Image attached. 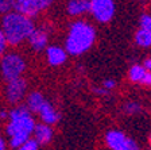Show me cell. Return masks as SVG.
<instances>
[{"instance_id":"8fae6325","label":"cell","mask_w":151,"mask_h":150,"mask_svg":"<svg viewBox=\"0 0 151 150\" xmlns=\"http://www.w3.org/2000/svg\"><path fill=\"white\" fill-rule=\"evenodd\" d=\"M38 115L41 116V120L42 123H45V125H55L58 120H60V114L57 112L55 109H54V107L51 106L49 101H45L43 106L39 108V111H38Z\"/></svg>"},{"instance_id":"603a6c76","label":"cell","mask_w":151,"mask_h":150,"mask_svg":"<svg viewBox=\"0 0 151 150\" xmlns=\"http://www.w3.org/2000/svg\"><path fill=\"white\" fill-rule=\"evenodd\" d=\"M140 83L143 85H147V87H150V85H151V72H146L145 76H143V78L140 80Z\"/></svg>"},{"instance_id":"7a4b0ae2","label":"cell","mask_w":151,"mask_h":150,"mask_svg":"<svg viewBox=\"0 0 151 150\" xmlns=\"http://www.w3.org/2000/svg\"><path fill=\"white\" fill-rule=\"evenodd\" d=\"M96 30L85 20H76L70 25L65 41V51L70 56H81L93 46Z\"/></svg>"},{"instance_id":"4316f807","label":"cell","mask_w":151,"mask_h":150,"mask_svg":"<svg viewBox=\"0 0 151 150\" xmlns=\"http://www.w3.org/2000/svg\"><path fill=\"white\" fill-rule=\"evenodd\" d=\"M0 150H6V139L0 135Z\"/></svg>"},{"instance_id":"e0dca14e","label":"cell","mask_w":151,"mask_h":150,"mask_svg":"<svg viewBox=\"0 0 151 150\" xmlns=\"http://www.w3.org/2000/svg\"><path fill=\"white\" fill-rule=\"evenodd\" d=\"M139 28L151 31V15L150 14H143L140 16V22H139Z\"/></svg>"},{"instance_id":"cb8c5ba5","label":"cell","mask_w":151,"mask_h":150,"mask_svg":"<svg viewBox=\"0 0 151 150\" xmlns=\"http://www.w3.org/2000/svg\"><path fill=\"white\" fill-rule=\"evenodd\" d=\"M94 92L97 95H101V96H109V93L111 92L108 91V89H105V88H94Z\"/></svg>"},{"instance_id":"6da1fadb","label":"cell","mask_w":151,"mask_h":150,"mask_svg":"<svg viewBox=\"0 0 151 150\" xmlns=\"http://www.w3.org/2000/svg\"><path fill=\"white\" fill-rule=\"evenodd\" d=\"M35 120L28 108L22 104L11 111H8V123L6 126V133L9 141V146L12 149L19 147L30 139L35 128Z\"/></svg>"},{"instance_id":"484cf974","label":"cell","mask_w":151,"mask_h":150,"mask_svg":"<svg viewBox=\"0 0 151 150\" xmlns=\"http://www.w3.org/2000/svg\"><path fill=\"white\" fill-rule=\"evenodd\" d=\"M8 119V111L3 109V111H0V120H6Z\"/></svg>"},{"instance_id":"9c48e42d","label":"cell","mask_w":151,"mask_h":150,"mask_svg":"<svg viewBox=\"0 0 151 150\" xmlns=\"http://www.w3.org/2000/svg\"><path fill=\"white\" fill-rule=\"evenodd\" d=\"M27 41L32 50L41 51V50H43L45 47H46L47 42H49V33H47L43 27H39V28L35 27L34 31L30 34Z\"/></svg>"},{"instance_id":"ac0fdd59","label":"cell","mask_w":151,"mask_h":150,"mask_svg":"<svg viewBox=\"0 0 151 150\" xmlns=\"http://www.w3.org/2000/svg\"><path fill=\"white\" fill-rule=\"evenodd\" d=\"M15 150H39V145L37 143L34 138H30L24 143H22L19 147H16Z\"/></svg>"},{"instance_id":"3957f363","label":"cell","mask_w":151,"mask_h":150,"mask_svg":"<svg viewBox=\"0 0 151 150\" xmlns=\"http://www.w3.org/2000/svg\"><path fill=\"white\" fill-rule=\"evenodd\" d=\"M0 28L6 35L8 45L18 46L22 42H24L26 39H28L30 34L34 31L35 25L32 22V19L20 15L15 11H9L1 18Z\"/></svg>"},{"instance_id":"83f0119b","label":"cell","mask_w":151,"mask_h":150,"mask_svg":"<svg viewBox=\"0 0 151 150\" xmlns=\"http://www.w3.org/2000/svg\"><path fill=\"white\" fill-rule=\"evenodd\" d=\"M150 143H151V135H150Z\"/></svg>"},{"instance_id":"7c38bea8","label":"cell","mask_w":151,"mask_h":150,"mask_svg":"<svg viewBox=\"0 0 151 150\" xmlns=\"http://www.w3.org/2000/svg\"><path fill=\"white\" fill-rule=\"evenodd\" d=\"M46 57L51 66H60L66 61L68 53L60 46H49L46 49Z\"/></svg>"},{"instance_id":"52a82bcc","label":"cell","mask_w":151,"mask_h":150,"mask_svg":"<svg viewBox=\"0 0 151 150\" xmlns=\"http://www.w3.org/2000/svg\"><path fill=\"white\" fill-rule=\"evenodd\" d=\"M113 0H91V14L100 23H108L115 15Z\"/></svg>"},{"instance_id":"d6986e66","label":"cell","mask_w":151,"mask_h":150,"mask_svg":"<svg viewBox=\"0 0 151 150\" xmlns=\"http://www.w3.org/2000/svg\"><path fill=\"white\" fill-rule=\"evenodd\" d=\"M140 106H139L138 103H127L126 106H124V111H126L128 115H132V114H138L139 111H140Z\"/></svg>"},{"instance_id":"5bb4252c","label":"cell","mask_w":151,"mask_h":150,"mask_svg":"<svg viewBox=\"0 0 151 150\" xmlns=\"http://www.w3.org/2000/svg\"><path fill=\"white\" fill-rule=\"evenodd\" d=\"M45 101H46V99H45L43 95H42L41 92L34 91V92H30V93H28L24 106L27 107L28 111H30L31 114H38L39 108L43 106Z\"/></svg>"},{"instance_id":"44dd1931","label":"cell","mask_w":151,"mask_h":150,"mask_svg":"<svg viewBox=\"0 0 151 150\" xmlns=\"http://www.w3.org/2000/svg\"><path fill=\"white\" fill-rule=\"evenodd\" d=\"M9 11H11L9 0H0V14H1V15H6Z\"/></svg>"},{"instance_id":"ffe728a7","label":"cell","mask_w":151,"mask_h":150,"mask_svg":"<svg viewBox=\"0 0 151 150\" xmlns=\"http://www.w3.org/2000/svg\"><path fill=\"white\" fill-rule=\"evenodd\" d=\"M7 47H8V42L6 39V35L0 28V58L7 53Z\"/></svg>"},{"instance_id":"8992f818","label":"cell","mask_w":151,"mask_h":150,"mask_svg":"<svg viewBox=\"0 0 151 150\" xmlns=\"http://www.w3.org/2000/svg\"><path fill=\"white\" fill-rule=\"evenodd\" d=\"M105 142L111 150H140L132 138L120 130H109L105 134Z\"/></svg>"},{"instance_id":"30bf717a","label":"cell","mask_w":151,"mask_h":150,"mask_svg":"<svg viewBox=\"0 0 151 150\" xmlns=\"http://www.w3.org/2000/svg\"><path fill=\"white\" fill-rule=\"evenodd\" d=\"M32 135L38 145H47L53 139V128L51 126L45 125V123H38L35 125Z\"/></svg>"},{"instance_id":"5b68a950","label":"cell","mask_w":151,"mask_h":150,"mask_svg":"<svg viewBox=\"0 0 151 150\" xmlns=\"http://www.w3.org/2000/svg\"><path fill=\"white\" fill-rule=\"evenodd\" d=\"M51 3L53 0H9L11 9L30 19L35 18L42 9H46Z\"/></svg>"},{"instance_id":"7402d4cb","label":"cell","mask_w":151,"mask_h":150,"mask_svg":"<svg viewBox=\"0 0 151 150\" xmlns=\"http://www.w3.org/2000/svg\"><path fill=\"white\" fill-rule=\"evenodd\" d=\"M115 87H116V81H115V80H105V81L103 83V88H105L108 91L113 89Z\"/></svg>"},{"instance_id":"d4e9b609","label":"cell","mask_w":151,"mask_h":150,"mask_svg":"<svg viewBox=\"0 0 151 150\" xmlns=\"http://www.w3.org/2000/svg\"><path fill=\"white\" fill-rule=\"evenodd\" d=\"M142 66H143L147 72H151V57H150V58H146L145 61H143V65H142Z\"/></svg>"},{"instance_id":"2e32d148","label":"cell","mask_w":151,"mask_h":150,"mask_svg":"<svg viewBox=\"0 0 151 150\" xmlns=\"http://www.w3.org/2000/svg\"><path fill=\"white\" fill-rule=\"evenodd\" d=\"M147 72L142 65H132L128 70V78L132 83H140V80L143 78L145 73Z\"/></svg>"},{"instance_id":"ba28073f","label":"cell","mask_w":151,"mask_h":150,"mask_svg":"<svg viewBox=\"0 0 151 150\" xmlns=\"http://www.w3.org/2000/svg\"><path fill=\"white\" fill-rule=\"evenodd\" d=\"M26 91H27V81L24 78L19 77L11 81H7L6 85V99L9 104H16L24 97Z\"/></svg>"},{"instance_id":"9a60e30c","label":"cell","mask_w":151,"mask_h":150,"mask_svg":"<svg viewBox=\"0 0 151 150\" xmlns=\"http://www.w3.org/2000/svg\"><path fill=\"white\" fill-rule=\"evenodd\" d=\"M135 42L140 47H151V31L139 28L135 34Z\"/></svg>"},{"instance_id":"4fadbf2b","label":"cell","mask_w":151,"mask_h":150,"mask_svg":"<svg viewBox=\"0 0 151 150\" xmlns=\"http://www.w3.org/2000/svg\"><path fill=\"white\" fill-rule=\"evenodd\" d=\"M66 11L72 16H80L91 12V0H69L66 4Z\"/></svg>"},{"instance_id":"277c9868","label":"cell","mask_w":151,"mask_h":150,"mask_svg":"<svg viewBox=\"0 0 151 150\" xmlns=\"http://www.w3.org/2000/svg\"><path fill=\"white\" fill-rule=\"evenodd\" d=\"M26 66L27 65H26L24 58L15 51L6 53L0 58V72L6 81L22 77L26 70Z\"/></svg>"}]
</instances>
